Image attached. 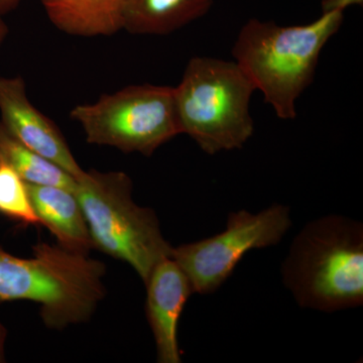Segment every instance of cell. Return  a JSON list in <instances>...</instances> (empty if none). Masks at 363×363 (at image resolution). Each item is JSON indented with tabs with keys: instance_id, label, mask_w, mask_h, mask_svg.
<instances>
[{
	"instance_id": "5b68a950",
	"label": "cell",
	"mask_w": 363,
	"mask_h": 363,
	"mask_svg": "<svg viewBox=\"0 0 363 363\" xmlns=\"http://www.w3.org/2000/svg\"><path fill=\"white\" fill-rule=\"evenodd\" d=\"M77 198L93 247L123 260L147 283L154 267L171 255L156 213L133 199V181L123 172H85L75 179Z\"/></svg>"
},
{
	"instance_id": "7c38bea8",
	"label": "cell",
	"mask_w": 363,
	"mask_h": 363,
	"mask_svg": "<svg viewBox=\"0 0 363 363\" xmlns=\"http://www.w3.org/2000/svg\"><path fill=\"white\" fill-rule=\"evenodd\" d=\"M214 0H125L123 30L133 35H164L206 14Z\"/></svg>"
},
{
	"instance_id": "30bf717a",
	"label": "cell",
	"mask_w": 363,
	"mask_h": 363,
	"mask_svg": "<svg viewBox=\"0 0 363 363\" xmlns=\"http://www.w3.org/2000/svg\"><path fill=\"white\" fill-rule=\"evenodd\" d=\"M28 189L40 224L56 236L59 245L71 252L87 255L93 247L92 240L74 192L58 186L35 184H28Z\"/></svg>"
},
{
	"instance_id": "6da1fadb",
	"label": "cell",
	"mask_w": 363,
	"mask_h": 363,
	"mask_svg": "<svg viewBox=\"0 0 363 363\" xmlns=\"http://www.w3.org/2000/svg\"><path fill=\"white\" fill-rule=\"evenodd\" d=\"M343 18V13L333 11L308 25L291 26L252 18L241 28L234 59L279 118L297 116V100L311 84L320 54Z\"/></svg>"
},
{
	"instance_id": "4fadbf2b",
	"label": "cell",
	"mask_w": 363,
	"mask_h": 363,
	"mask_svg": "<svg viewBox=\"0 0 363 363\" xmlns=\"http://www.w3.org/2000/svg\"><path fill=\"white\" fill-rule=\"evenodd\" d=\"M0 164L13 169L28 184L51 185L74 192L76 181L54 162L13 138L0 123Z\"/></svg>"
},
{
	"instance_id": "277c9868",
	"label": "cell",
	"mask_w": 363,
	"mask_h": 363,
	"mask_svg": "<svg viewBox=\"0 0 363 363\" xmlns=\"http://www.w3.org/2000/svg\"><path fill=\"white\" fill-rule=\"evenodd\" d=\"M255 87L235 61L195 57L174 87L182 133L208 155L241 149L255 128L250 104Z\"/></svg>"
},
{
	"instance_id": "3957f363",
	"label": "cell",
	"mask_w": 363,
	"mask_h": 363,
	"mask_svg": "<svg viewBox=\"0 0 363 363\" xmlns=\"http://www.w3.org/2000/svg\"><path fill=\"white\" fill-rule=\"evenodd\" d=\"M33 250L32 259H21L0 247V302L39 303L50 328L89 319L104 297V264L61 245L40 242Z\"/></svg>"
},
{
	"instance_id": "8fae6325",
	"label": "cell",
	"mask_w": 363,
	"mask_h": 363,
	"mask_svg": "<svg viewBox=\"0 0 363 363\" xmlns=\"http://www.w3.org/2000/svg\"><path fill=\"white\" fill-rule=\"evenodd\" d=\"M125 0H40L55 28L75 37H109L123 30Z\"/></svg>"
},
{
	"instance_id": "9c48e42d",
	"label": "cell",
	"mask_w": 363,
	"mask_h": 363,
	"mask_svg": "<svg viewBox=\"0 0 363 363\" xmlns=\"http://www.w3.org/2000/svg\"><path fill=\"white\" fill-rule=\"evenodd\" d=\"M145 286L147 317L156 341L157 362L180 363L179 320L188 298L194 294L190 281L168 257L154 267Z\"/></svg>"
},
{
	"instance_id": "e0dca14e",
	"label": "cell",
	"mask_w": 363,
	"mask_h": 363,
	"mask_svg": "<svg viewBox=\"0 0 363 363\" xmlns=\"http://www.w3.org/2000/svg\"><path fill=\"white\" fill-rule=\"evenodd\" d=\"M9 26L6 25L4 18H0V47L4 44L6 40L7 35H9Z\"/></svg>"
},
{
	"instance_id": "9a60e30c",
	"label": "cell",
	"mask_w": 363,
	"mask_h": 363,
	"mask_svg": "<svg viewBox=\"0 0 363 363\" xmlns=\"http://www.w3.org/2000/svg\"><path fill=\"white\" fill-rule=\"evenodd\" d=\"M363 0H322V13L340 11L343 13L346 9L352 6H362Z\"/></svg>"
},
{
	"instance_id": "2e32d148",
	"label": "cell",
	"mask_w": 363,
	"mask_h": 363,
	"mask_svg": "<svg viewBox=\"0 0 363 363\" xmlns=\"http://www.w3.org/2000/svg\"><path fill=\"white\" fill-rule=\"evenodd\" d=\"M23 0H0V18L18 9Z\"/></svg>"
},
{
	"instance_id": "ac0fdd59",
	"label": "cell",
	"mask_w": 363,
	"mask_h": 363,
	"mask_svg": "<svg viewBox=\"0 0 363 363\" xmlns=\"http://www.w3.org/2000/svg\"><path fill=\"white\" fill-rule=\"evenodd\" d=\"M6 339V330L4 326L0 324V362H4V345Z\"/></svg>"
},
{
	"instance_id": "5bb4252c",
	"label": "cell",
	"mask_w": 363,
	"mask_h": 363,
	"mask_svg": "<svg viewBox=\"0 0 363 363\" xmlns=\"http://www.w3.org/2000/svg\"><path fill=\"white\" fill-rule=\"evenodd\" d=\"M0 214L25 226L42 225L30 201L28 183L4 164H0Z\"/></svg>"
},
{
	"instance_id": "52a82bcc",
	"label": "cell",
	"mask_w": 363,
	"mask_h": 363,
	"mask_svg": "<svg viewBox=\"0 0 363 363\" xmlns=\"http://www.w3.org/2000/svg\"><path fill=\"white\" fill-rule=\"evenodd\" d=\"M291 225L290 208L285 205H272L259 213L231 212L225 230L172 247L169 257L185 272L194 293L209 295L230 278L248 252L278 245Z\"/></svg>"
},
{
	"instance_id": "ba28073f",
	"label": "cell",
	"mask_w": 363,
	"mask_h": 363,
	"mask_svg": "<svg viewBox=\"0 0 363 363\" xmlns=\"http://www.w3.org/2000/svg\"><path fill=\"white\" fill-rule=\"evenodd\" d=\"M0 123L13 138L74 179L84 173L56 123L30 102L21 76H0Z\"/></svg>"
},
{
	"instance_id": "7a4b0ae2",
	"label": "cell",
	"mask_w": 363,
	"mask_h": 363,
	"mask_svg": "<svg viewBox=\"0 0 363 363\" xmlns=\"http://www.w3.org/2000/svg\"><path fill=\"white\" fill-rule=\"evenodd\" d=\"M302 308L336 312L363 304V225L341 215L306 224L281 266Z\"/></svg>"
},
{
	"instance_id": "8992f818",
	"label": "cell",
	"mask_w": 363,
	"mask_h": 363,
	"mask_svg": "<svg viewBox=\"0 0 363 363\" xmlns=\"http://www.w3.org/2000/svg\"><path fill=\"white\" fill-rule=\"evenodd\" d=\"M70 117L88 143L145 157L182 133L169 86H128L93 104L76 105Z\"/></svg>"
}]
</instances>
